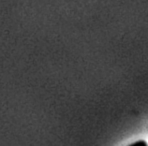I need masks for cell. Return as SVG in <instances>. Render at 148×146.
Here are the masks:
<instances>
[{
  "label": "cell",
  "instance_id": "cell-1",
  "mask_svg": "<svg viewBox=\"0 0 148 146\" xmlns=\"http://www.w3.org/2000/svg\"><path fill=\"white\" fill-rule=\"evenodd\" d=\"M128 146H148L147 143L145 141H136V143H134L133 144H130V145H128Z\"/></svg>",
  "mask_w": 148,
  "mask_h": 146
}]
</instances>
